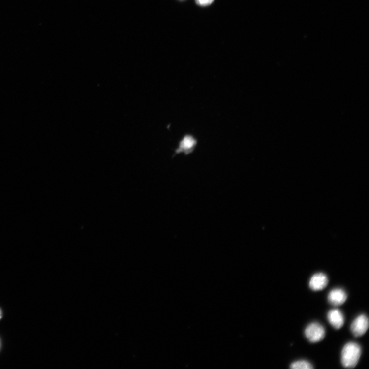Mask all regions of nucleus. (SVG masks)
<instances>
[{
  "instance_id": "f03ea898",
  "label": "nucleus",
  "mask_w": 369,
  "mask_h": 369,
  "mask_svg": "<svg viewBox=\"0 0 369 369\" xmlns=\"http://www.w3.org/2000/svg\"><path fill=\"white\" fill-rule=\"evenodd\" d=\"M305 336L311 343H317L323 340L326 335L324 326L317 322H313L308 325L304 331Z\"/></svg>"
},
{
  "instance_id": "1a4fd4ad",
  "label": "nucleus",
  "mask_w": 369,
  "mask_h": 369,
  "mask_svg": "<svg viewBox=\"0 0 369 369\" xmlns=\"http://www.w3.org/2000/svg\"><path fill=\"white\" fill-rule=\"evenodd\" d=\"M196 3L202 6H206L211 5L214 0H195Z\"/></svg>"
},
{
  "instance_id": "f257e3e1",
  "label": "nucleus",
  "mask_w": 369,
  "mask_h": 369,
  "mask_svg": "<svg viewBox=\"0 0 369 369\" xmlns=\"http://www.w3.org/2000/svg\"><path fill=\"white\" fill-rule=\"evenodd\" d=\"M362 354L359 344L349 342L344 344L341 353V363L344 368H354L358 365Z\"/></svg>"
},
{
  "instance_id": "0eeeda50",
  "label": "nucleus",
  "mask_w": 369,
  "mask_h": 369,
  "mask_svg": "<svg viewBox=\"0 0 369 369\" xmlns=\"http://www.w3.org/2000/svg\"><path fill=\"white\" fill-rule=\"evenodd\" d=\"M195 145L196 141L192 137H185L181 142L176 153H184L186 154H188L193 151Z\"/></svg>"
},
{
  "instance_id": "7ed1b4c3",
  "label": "nucleus",
  "mask_w": 369,
  "mask_h": 369,
  "mask_svg": "<svg viewBox=\"0 0 369 369\" xmlns=\"http://www.w3.org/2000/svg\"><path fill=\"white\" fill-rule=\"evenodd\" d=\"M369 319L366 315L362 314L357 316L352 322L350 329L355 337L364 336L369 328Z\"/></svg>"
},
{
  "instance_id": "9d476101",
  "label": "nucleus",
  "mask_w": 369,
  "mask_h": 369,
  "mask_svg": "<svg viewBox=\"0 0 369 369\" xmlns=\"http://www.w3.org/2000/svg\"><path fill=\"white\" fill-rule=\"evenodd\" d=\"M2 317H3V313L1 308H0V320H1L2 318Z\"/></svg>"
},
{
  "instance_id": "6e6552de",
  "label": "nucleus",
  "mask_w": 369,
  "mask_h": 369,
  "mask_svg": "<svg viewBox=\"0 0 369 369\" xmlns=\"http://www.w3.org/2000/svg\"><path fill=\"white\" fill-rule=\"evenodd\" d=\"M292 369H313V365L307 360H301L292 363L290 366Z\"/></svg>"
},
{
  "instance_id": "423d86ee",
  "label": "nucleus",
  "mask_w": 369,
  "mask_h": 369,
  "mask_svg": "<svg viewBox=\"0 0 369 369\" xmlns=\"http://www.w3.org/2000/svg\"><path fill=\"white\" fill-rule=\"evenodd\" d=\"M327 319L330 324L335 329H341L345 321L343 313L338 309H332L327 313Z\"/></svg>"
},
{
  "instance_id": "20e7f679",
  "label": "nucleus",
  "mask_w": 369,
  "mask_h": 369,
  "mask_svg": "<svg viewBox=\"0 0 369 369\" xmlns=\"http://www.w3.org/2000/svg\"><path fill=\"white\" fill-rule=\"evenodd\" d=\"M348 298V295L345 290L342 288H337L331 290L328 294V302L332 305L339 306L345 303Z\"/></svg>"
},
{
  "instance_id": "39448f33",
  "label": "nucleus",
  "mask_w": 369,
  "mask_h": 369,
  "mask_svg": "<svg viewBox=\"0 0 369 369\" xmlns=\"http://www.w3.org/2000/svg\"><path fill=\"white\" fill-rule=\"evenodd\" d=\"M328 282L329 279L325 274L318 273L311 277L309 286L312 290L319 291L324 290L327 286Z\"/></svg>"
}]
</instances>
